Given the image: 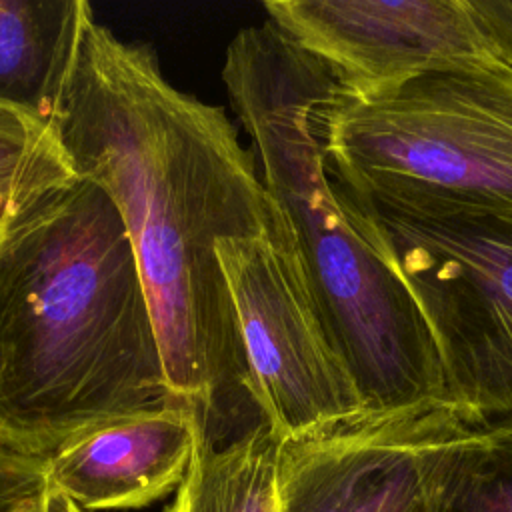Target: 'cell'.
<instances>
[{"instance_id": "1", "label": "cell", "mask_w": 512, "mask_h": 512, "mask_svg": "<svg viewBox=\"0 0 512 512\" xmlns=\"http://www.w3.org/2000/svg\"><path fill=\"white\" fill-rule=\"evenodd\" d=\"M52 128L76 176L114 200L136 254L172 398L224 442L258 424L226 280L224 238L278 206L226 112L172 86L154 52L86 20Z\"/></svg>"}, {"instance_id": "2", "label": "cell", "mask_w": 512, "mask_h": 512, "mask_svg": "<svg viewBox=\"0 0 512 512\" xmlns=\"http://www.w3.org/2000/svg\"><path fill=\"white\" fill-rule=\"evenodd\" d=\"M176 402L124 220L72 176L0 230V442L48 458L108 420Z\"/></svg>"}, {"instance_id": "3", "label": "cell", "mask_w": 512, "mask_h": 512, "mask_svg": "<svg viewBox=\"0 0 512 512\" xmlns=\"http://www.w3.org/2000/svg\"><path fill=\"white\" fill-rule=\"evenodd\" d=\"M222 80L366 408L442 400L414 302L358 232L326 170L318 106L336 84L330 70L266 20L232 38Z\"/></svg>"}, {"instance_id": "4", "label": "cell", "mask_w": 512, "mask_h": 512, "mask_svg": "<svg viewBox=\"0 0 512 512\" xmlns=\"http://www.w3.org/2000/svg\"><path fill=\"white\" fill-rule=\"evenodd\" d=\"M324 164L352 204L512 218V66L432 70L318 106Z\"/></svg>"}, {"instance_id": "5", "label": "cell", "mask_w": 512, "mask_h": 512, "mask_svg": "<svg viewBox=\"0 0 512 512\" xmlns=\"http://www.w3.org/2000/svg\"><path fill=\"white\" fill-rule=\"evenodd\" d=\"M340 202L414 302L436 352L442 400L474 420L512 418V218Z\"/></svg>"}, {"instance_id": "6", "label": "cell", "mask_w": 512, "mask_h": 512, "mask_svg": "<svg viewBox=\"0 0 512 512\" xmlns=\"http://www.w3.org/2000/svg\"><path fill=\"white\" fill-rule=\"evenodd\" d=\"M216 256L252 396L276 440L302 438L366 410L280 208L262 234L220 240Z\"/></svg>"}, {"instance_id": "7", "label": "cell", "mask_w": 512, "mask_h": 512, "mask_svg": "<svg viewBox=\"0 0 512 512\" xmlns=\"http://www.w3.org/2000/svg\"><path fill=\"white\" fill-rule=\"evenodd\" d=\"M466 418L446 400H424L280 442L278 512H434Z\"/></svg>"}, {"instance_id": "8", "label": "cell", "mask_w": 512, "mask_h": 512, "mask_svg": "<svg viewBox=\"0 0 512 512\" xmlns=\"http://www.w3.org/2000/svg\"><path fill=\"white\" fill-rule=\"evenodd\" d=\"M264 10L352 96L502 60L470 0H268Z\"/></svg>"}, {"instance_id": "9", "label": "cell", "mask_w": 512, "mask_h": 512, "mask_svg": "<svg viewBox=\"0 0 512 512\" xmlns=\"http://www.w3.org/2000/svg\"><path fill=\"white\" fill-rule=\"evenodd\" d=\"M196 432L178 402L114 418L56 448L44 460L46 480L84 510L142 508L182 484Z\"/></svg>"}, {"instance_id": "10", "label": "cell", "mask_w": 512, "mask_h": 512, "mask_svg": "<svg viewBox=\"0 0 512 512\" xmlns=\"http://www.w3.org/2000/svg\"><path fill=\"white\" fill-rule=\"evenodd\" d=\"M92 6L0 0V110L52 126Z\"/></svg>"}, {"instance_id": "11", "label": "cell", "mask_w": 512, "mask_h": 512, "mask_svg": "<svg viewBox=\"0 0 512 512\" xmlns=\"http://www.w3.org/2000/svg\"><path fill=\"white\" fill-rule=\"evenodd\" d=\"M278 448L268 424L224 442L196 432L190 468L164 512H278Z\"/></svg>"}, {"instance_id": "12", "label": "cell", "mask_w": 512, "mask_h": 512, "mask_svg": "<svg viewBox=\"0 0 512 512\" xmlns=\"http://www.w3.org/2000/svg\"><path fill=\"white\" fill-rule=\"evenodd\" d=\"M434 512H512V418H466Z\"/></svg>"}, {"instance_id": "13", "label": "cell", "mask_w": 512, "mask_h": 512, "mask_svg": "<svg viewBox=\"0 0 512 512\" xmlns=\"http://www.w3.org/2000/svg\"><path fill=\"white\" fill-rule=\"evenodd\" d=\"M74 172L52 126L0 110V196L22 204L72 178Z\"/></svg>"}, {"instance_id": "14", "label": "cell", "mask_w": 512, "mask_h": 512, "mask_svg": "<svg viewBox=\"0 0 512 512\" xmlns=\"http://www.w3.org/2000/svg\"><path fill=\"white\" fill-rule=\"evenodd\" d=\"M44 460L0 442V512H10L42 484Z\"/></svg>"}, {"instance_id": "15", "label": "cell", "mask_w": 512, "mask_h": 512, "mask_svg": "<svg viewBox=\"0 0 512 512\" xmlns=\"http://www.w3.org/2000/svg\"><path fill=\"white\" fill-rule=\"evenodd\" d=\"M470 8L496 54L512 66V0H470Z\"/></svg>"}, {"instance_id": "16", "label": "cell", "mask_w": 512, "mask_h": 512, "mask_svg": "<svg viewBox=\"0 0 512 512\" xmlns=\"http://www.w3.org/2000/svg\"><path fill=\"white\" fill-rule=\"evenodd\" d=\"M10 512H88L84 510L76 500H72L68 494H64L60 488L44 480L42 484L32 490L28 496H24Z\"/></svg>"}, {"instance_id": "17", "label": "cell", "mask_w": 512, "mask_h": 512, "mask_svg": "<svg viewBox=\"0 0 512 512\" xmlns=\"http://www.w3.org/2000/svg\"><path fill=\"white\" fill-rule=\"evenodd\" d=\"M16 204H12L10 200H6V198H2L0 196V230H2V226H4V222H6V218H8V214L12 212V208H14Z\"/></svg>"}]
</instances>
